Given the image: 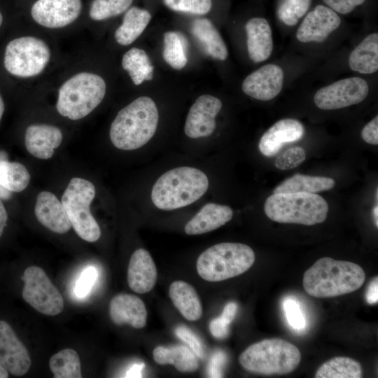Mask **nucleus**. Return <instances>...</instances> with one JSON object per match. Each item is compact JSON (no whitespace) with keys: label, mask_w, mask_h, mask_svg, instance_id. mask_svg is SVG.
I'll list each match as a JSON object with an SVG mask.
<instances>
[{"label":"nucleus","mask_w":378,"mask_h":378,"mask_svg":"<svg viewBox=\"0 0 378 378\" xmlns=\"http://www.w3.org/2000/svg\"><path fill=\"white\" fill-rule=\"evenodd\" d=\"M365 280V271L358 264L323 257L307 270L302 285L308 295L328 298L353 293Z\"/></svg>","instance_id":"1"},{"label":"nucleus","mask_w":378,"mask_h":378,"mask_svg":"<svg viewBox=\"0 0 378 378\" xmlns=\"http://www.w3.org/2000/svg\"><path fill=\"white\" fill-rule=\"evenodd\" d=\"M158 120L155 102L148 97H140L119 111L111 125L110 139L121 150L139 148L155 134Z\"/></svg>","instance_id":"2"},{"label":"nucleus","mask_w":378,"mask_h":378,"mask_svg":"<svg viewBox=\"0 0 378 378\" xmlns=\"http://www.w3.org/2000/svg\"><path fill=\"white\" fill-rule=\"evenodd\" d=\"M208 187V178L201 170L192 167H176L158 178L152 188L151 200L160 209H176L199 200Z\"/></svg>","instance_id":"3"},{"label":"nucleus","mask_w":378,"mask_h":378,"mask_svg":"<svg viewBox=\"0 0 378 378\" xmlns=\"http://www.w3.org/2000/svg\"><path fill=\"white\" fill-rule=\"evenodd\" d=\"M301 360V353L292 343L281 338H270L254 343L239 356L246 370L259 374H286L294 371Z\"/></svg>","instance_id":"4"},{"label":"nucleus","mask_w":378,"mask_h":378,"mask_svg":"<svg viewBox=\"0 0 378 378\" xmlns=\"http://www.w3.org/2000/svg\"><path fill=\"white\" fill-rule=\"evenodd\" d=\"M328 210L324 198L309 192L273 193L264 205L265 213L272 220L304 225L323 223Z\"/></svg>","instance_id":"5"},{"label":"nucleus","mask_w":378,"mask_h":378,"mask_svg":"<svg viewBox=\"0 0 378 378\" xmlns=\"http://www.w3.org/2000/svg\"><path fill=\"white\" fill-rule=\"evenodd\" d=\"M255 253L246 244L223 242L210 246L197 258L198 274L207 281H224L248 270L255 262Z\"/></svg>","instance_id":"6"},{"label":"nucleus","mask_w":378,"mask_h":378,"mask_svg":"<svg viewBox=\"0 0 378 378\" xmlns=\"http://www.w3.org/2000/svg\"><path fill=\"white\" fill-rule=\"evenodd\" d=\"M106 89V83L100 76L88 72L77 74L60 87L57 110L71 120L81 119L102 102Z\"/></svg>","instance_id":"7"},{"label":"nucleus","mask_w":378,"mask_h":378,"mask_svg":"<svg viewBox=\"0 0 378 378\" xmlns=\"http://www.w3.org/2000/svg\"><path fill=\"white\" fill-rule=\"evenodd\" d=\"M95 192L92 183L83 178L74 177L61 200L74 231L88 242H94L101 236L100 227L90 211V204Z\"/></svg>","instance_id":"8"},{"label":"nucleus","mask_w":378,"mask_h":378,"mask_svg":"<svg viewBox=\"0 0 378 378\" xmlns=\"http://www.w3.org/2000/svg\"><path fill=\"white\" fill-rule=\"evenodd\" d=\"M50 57L49 47L43 41L33 36H23L7 44L4 63L10 74L29 78L41 74Z\"/></svg>","instance_id":"9"},{"label":"nucleus","mask_w":378,"mask_h":378,"mask_svg":"<svg viewBox=\"0 0 378 378\" xmlns=\"http://www.w3.org/2000/svg\"><path fill=\"white\" fill-rule=\"evenodd\" d=\"M22 279V298L34 309L48 316H55L62 312L63 297L42 268L27 267Z\"/></svg>","instance_id":"10"},{"label":"nucleus","mask_w":378,"mask_h":378,"mask_svg":"<svg viewBox=\"0 0 378 378\" xmlns=\"http://www.w3.org/2000/svg\"><path fill=\"white\" fill-rule=\"evenodd\" d=\"M369 92L367 82L360 77L344 78L320 88L314 97L322 110H335L363 102Z\"/></svg>","instance_id":"11"},{"label":"nucleus","mask_w":378,"mask_h":378,"mask_svg":"<svg viewBox=\"0 0 378 378\" xmlns=\"http://www.w3.org/2000/svg\"><path fill=\"white\" fill-rule=\"evenodd\" d=\"M81 8V0H38L31 7V15L43 27L61 28L75 21Z\"/></svg>","instance_id":"12"},{"label":"nucleus","mask_w":378,"mask_h":378,"mask_svg":"<svg viewBox=\"0 0 378 378\" xmlns=\"http://www.w3.org/2000/svg\"><path fill=\"white\" fill-rule=\"evenodd\" d=\"M221 108L218 98L209 94L199 97L188 111L184 126L186 134L192 139L210 136L216 128L215 118Z\"/></svg>","instance_id":"13"},{"label":"nucleus","mask_w":378,"mask_h":378,"mask_svg":"<svg viewBox=\"0 0 378 378\" xmlns=\"http://www.w3.org/2000/svg\"><path fill=\"white\" fill-rule=\"evenodd\" d=\"M0 363L15 376H22L31 366L29 354L11 326L0 320Z\"/></svg>","instance_id":"14"},{"label":"nucleus","mask_w":378,"mask_h":378,"mask_svg":"<svg viewBox=\"0 0 378 378\" xmlns=\"http://www.w3.org/2000/svg\"><path fill=\"white\" fill-rule=\"evenodd\" d=\"M284 76V71L279 66L266 64L247 76L241 88L249 97L260 101H269L281 91Z\"/></svg>","instance_id":"15"},{"label":"nucleus","mask_w":378,"mask_h":378,"mask_svg":"<svg viewBox=\"0 0 378 378\" xmlns=\"http://www.w3.org/2000/svg\"><path fill=\"white\" fill-rule=\"evenodd\" d=\"M341 23L340 16L329 7L318 5L308 13L296 32L302 43H321L336 30Z\"/></svg>","instance_id":"16"},{"label":"nucleus","mask_w":378,"mask_h":378,"mask_svg":"<svg viewBox=\"0 0 378 378\" xmlns=\"http://www.w3.org/2000/svg\"><path fill=\"white\" fill-rule=\"evenodd\" d=\"M304 132L302 124L298 120H280L262 136L258 144L259 150L263 155L272 157L277 154L286 144L301 139Z\"/></svg>","instance_id":"17"},{"label":"nucleus","mask_w":378,"mask_h":378,"mask_svg":"<svg viewBox=\"0 0 378 378\" xmlns=\"http://www.w3.org/2000/svg\"><path fill=\"white\" fill-rule=\"evenodd\" d=\"M109 316L118 326L128 324L132 327L143 328L147 321V310L143 300L127 293L114 296L109 304Z\"/></svg>","instance_id":"18"},{"label":"nucleus","mask_w":378,"mask_h":378,"mask_svg":"<svg viewBox=\"0 0 378 378\" xmlns=\"http://www.w3.org/2000/svg\"><path fill=\"white\" fill-rule=\"evenodd\" d=\"M63 139L62 131L46 124L29 125L25 132L24 144L27 151L38 159L50 158Z\"/></svg>","instance_id":"19"},{"label":"nucleus","mask_w":378,"mask_h":378,"mask_svg":"<svg viewBox=\"0 0 378 378\" xmlns=\"http://www.w3.org/2000/svg\"><path fill=\"white\" fill-rule=\"evenodd\" d=\"M34 212L38 222L55 233L64 234L71 227L62 202L50 192L38 194Z\"/></svg>","instance_id":"20"},{"label":"nucleus","mask_w":378,"mask_h":378,"mask_svg":"<svg viewBox=\"0 0 378 378\" xmlns=\"http://www.w3.org/2000/svg\"><path fill=\"white\" fill-rule=\"evenodd\" d=\"M127 277L130 288L135 293H146L153 288L157 280V269L146 250L139 248L132 253Z\"/></svg>","instance_id":"21"},{"label":"nucleus","mask_w":378,"mask_h":378,"mask_svg":"<svg viewBox=\"0 0 378 378\" xmlns=\"http://www.w3.org/2000/svg\"><path fill=\"white\" fill-rule=\"evenodd\" d=\"M249 58L261 62L269 58L273 50L270 26L265 18H253L245 24Z\"/></svg>","instance_id":"22"},{"label":"nucleus","mask_w":378,"mask_h":378,"mask_svg":"<svg viewBox=\"0 0 378 378\" xmlns=\"http://www.w3.org/2000/svg\"><path fill=\"white\" fill-rule=\"evenodd\" d=\"M232 216L233 211L230 206L208 203L186 223L184 231L189 235L206 233L224 225Z\"/></svg>","instance_id":"23"},{"label":"nucleus","mask_w":378,"mask_h":378,"mask_svg":"<svg viewBox=\"0 0 378 378\" xmlns=\"http://www.w3.org/2000/svg\"><path fill=\"white\" fill-rule=\"evenodd\" d=\"M172 303L187 320L195 321L202 315L200 299L192 286L183 281H175L169 286Z\"/></svg>","instance_id":"24"},{"label":"nucleus","mask_w":378,"mask_h":378,"mask_svg":"<svg viewBox=\"0 0 378 378\" xmlns=\"http://www.w3.org/2000/svg\"><path fill=\"white\" fill-rule=\"evenodd\" d=\"M191 32L200 43L206 53L215 59H226L228 51L219 32L208 19L195 20L191 27Z\"/></svg>","instance_id":"25"},{"label":"nucleus","mask_w":378,"mask_h":378,"mask_svg":"<svg viewBox=\"0 0 378 378\" xmlns=\"http://www.w3.org/2000/svg\"><path fill=\"white\" fill-rule=\"evenodd\" d=\"M349 65L351 70L370 74L378 69V34L367 36L351 52Z\"/></svg>","instance_id":"26"},{"label":"nucleus","mask_w":378,"mask_h":378,"mask_svg":"<svg viewBox=\"0 0 378 378\" xmlns=\"http://www.w3.org/2000/svg\"><path fill=\"white\" fill-rule=\"evenodd\" d=\"M153 356L158 364L172 365L182 372H192L199 367L198 360L193 351L181 344L167 347L158 346L153 349Z\"/></svg>","instance_id":"27"},{"label":"nucleus","mask_w":378,"mask_h":378,"mask_svg":"<svg viewBox=\"0 0 378 378\" xmlns=\"http://www.w3.org/2000/svg\"><path fill=\"white\" fill-rule=\"evenodd\" d=\"M151 19L150 13L134 6L125 13L122 23L115 31L116 42L122 46L133 43L144 31Z\"/></svg>","instance_id":"28"},{"label":"nucleus","mask_w":378,"mask_h":378,"mask_svg":"<svg viewBox=\"0 0 378 378\" xmlns=\"http://www.w3.org/2000/svg\"><path fill=\"white\" fill-rule=\"evenodd\" d=\"M335 185L330 177L294 174L278 185L273 193L309 192L316 193L332 189Z\"/></svg>","instance_id":"29"},{"label":"nucleus","mask_w":378,"mask_h":378,"mask_svg":"<svg viewBox=\"0 0 378 378\" xmlns=\"http://www.w3.org/2000/svg\"><path fill=\"white\" fill-rule=\"evenodd\" d=\"M122 66L127 71L136 85L153 77L154 67L147 53L142 49L132 48L126 52L122 59Z\"/></svg>","instance_id":"30"},{"label":"nucleus","mask_w":378,"mask_h":378,"mask_svg":"<svg viewBox=\"0 0 378 378\" xmlns=\"http://www.w3.org/2000/svg\"><path fill=\"white\" fill-rule=\"evenodd\" d=\"M363 368L357 360L344 356L335 357L322 364L315 373L316 378H360Z\"/></svg>","instance_id":"31"},{"label":"nucleus","mask_w":378,"mask_h":378,"mask_svg":"<svg viewBox=\"0 0 378 378\" xmlns=\"http://www.w3.org/2000/svg\"><path fill=\"white\" fill-rule=\"evenodd\" d=\"M187 50L188 41L183 35L178 31L164 33L162 56L173 69L180 70L186 65Z\"/></svg>","instance_id":"32"},{"label":"nucleus","mask_w":378,"mask_h":378,"mask_svg":"<svg viewBox=\"0 0 378 378\" xmlns=\"http://www.w3.org/2000/svg\"><path fill=\"white\" fill-rule=\"evenodd\" d=\"M49 366L55 378L82 377L79 356L72 349H64L54 354Z\"/></svg>","instance_id":"33"},{"label":"nucleus","mask_w":378,"mask_h":378,"mask_svg":"<svg viewBox=\"0 0 378 378\" xmlns=\"http://www.w3.org/2000/svg\"><path fill=\"white\" fill-rule=\"evenodd\" d=\"M27 168L19 162L0 160V184L11 192L24 190L30 181Z\"/></svg>","instance_id":"34"},{"label":"nucleus","mask_w":378,"mask_h":378,"mask_svg":"<svg viewBox=\"0 0 378 378\" xmlns=\"http://www.w3.org/2000/svg\"><path fill=\"white\" fill-rule=\"evenodd\" d=\"M132 1L133 0H93L89 15L94 20H106L124 13Z\"/></svg>","instance_id":"35"},{"label":"nucleus","mask_w":378,"mask_h":378,"mask_svg":"<svg viewBox=\"0 0 378 378\" xmlns=\"http://www.w3.org/2000/svg\"><path fill=\"white\" fill-rule=\"evenodd\" d=\"M312 0H283L278 8V17L288 26H294L307 13Z\"/></svg>","instance_id":"36"},{"label":"nucleus","mask_w":378,"mask_h":378,"mask_svg":"<svg viewBox=\"0 0 378 378\" xmlns=\"http://www.w3.org/2000/svg\"><path fill=\"white\" fill-rule=\"evenodd\" d=\"M171 10L192 15H204L212 6L211 0H164Z\"/></svg>","instance_id":"37"},{"label":"nucleus","mask_w":378,"mask_h":378,"mask_svg":"<svg viewBox=\"0 0 378 378\" xmlns=\"http://www.w3.org/2000/svg\"><path fill=\"white\" fill-rule=\"evenodd\" d=\"M306 159L304 150L300 146L290 148L280 153L275 159V167L281 170L297 167Z\"/></svg>","instance_id":"38"},{"label":"nucleus","mask_w":378,"mask_h":378,"mask_svg":"<svg viewBox=\"0 0 378 378\" xmlns=\"http://www.w3.org/2000/svg\"><path fill=\"white\" fill-rule=\"evenodd\" d=\"M284 309L287 321L293 329L302 330L305 328V316L298 301L287 298L284 301Z\"/></svg>","instance_id":"39"},{"label":"nucleus","mask_w":378,"mask_h":378,"mask_svg":"<svg viewBox=\"0 0 378 378\" xmlns=\"http://www.w3.org/2000/svg\"><path fill=\"white\" fill-rule=\"evenodd\" d=\"M97 278V271L92 267H86L78 278L75 286L74 294L77 298H83L90 292Z\"/></svg>","instance_id":"40"},{"label":"nucleus","mask_w":378,"mask_h":378,"mask_svg":"<svg viewBox=\"0 0 378 378\" xmlns=\"http://www.w3.org/2000/svg\"><path fill=\"white\" fill-rule=\"evenodd\" d=\"M176 335L186 343L198 357H204V349L200 338L186 326H178L175 330Z\"/></svg>","instance_id":"41"},{"label":"nucleus","mask_w":378,"mask_h":378,"mask_svg":"<svg viewBox=\"0 0 378 378\" xmlns=\"http://www.w3.org/2000/svg\"><path fill=\"white\" fill-rule=\"evenodd\" d=\"M365 0H323L330 8L341 14L351 12L356 6L364 3Z\"/></svg>","instance_id":"42"},{"label":"nucleus","mask_w":378,"mask_h":378,"mask_svg":"<svg viewBox=\"0 0 378 378\" xmlns=\"http://www.w3.org/2000/svg\"><path fill=\"white\" fill-rule=\"evenodd\" d=\"M362 139L368 144H378V116L365 125L361 131Z\"/></svg>","instance_id":"43"},{"label":"nucleus","mask_w":378,"mask_h":378,"mask_svg":"<svg viewBox=\"0 0 378 378\" xmlns=\"http://www.w3.org/2000/svg\"><path fill=\"white\" fill-rule=\"evenodd\" d=\"M226 357L223 352H216L211 358L209 372L211 377H221L222 369L225 363Z\"/></svg>","instance_id":"44"},{"label":"nucleus","mask_w":378,"mask_h":378,"mask_svg":"<svg viewBox=\"0 0 378 378\" xmlns=\"http://www.w3.org/2000/svg\"><path fill=\"white\" fill-rule=\"evenodd\" d=\"M209 330L214 337L220 340L224 339L229 334V324L219 316L210 322Z\"/></svg>","instance_id":"45"},{"label":"nucleus","mask_w":378,"mask_h":378,"mask_svg":"<svg viewBox=\"0 0 378 378\" xmlns=\"http://www.w3.org/2000/svg\"><path fill=\"white\" fill-rule=\"evenodd\" d=\"M365 298L368 303L375 304L378 302V278L376 276L368 286Z\"/></svg>","instance_id":"46"},{"label":"nucleus","mask_w":378,"mask_h":378,"mask_svg":"<svg viewBox=\"0 0 378 378\" xmlns=\"http://www.w3.org/2000/svg\"><path fill=\"white\" fill-rule=\"evenodd\" d=\"M237 311V304L234 302L227 303L222 312L220 317L229 325L234 320Z\"/></svg>","instance_id":"47"},{"label":"nucleus","mask_w":378,"mask_h":378,"mask_svg":"<svg viewBox=\"0 0 378 378\" xmlns=\"http://www.w3.org/2000/svg\"><path fill=\"white\" fill-rule=\"evenodd\" d=\"M145 367L144 363L133 365L126 373V377H141V371Z\"/></svg>","instance_id":"48"},{"label":"nucleus","mask_w":378,"mask_h":378,"mask_svg":"<svg viewBox=\"0 0 378 378\" xmlns=\"http://www.w3.org/2000/svg\"><path fill=\"white\" fill-rule=\"evenodd\" d=\"M8 219L7 211L0 199V237H1Z\"/></svg>","instance_id":"49"},{"label":"nucleus","mask_w":378,"mask_h":378,"mask_svg":"<svg viewBox=\"0 0 378 378\" xmlns=\"http://www.w3.org/2000/svg\"><path fill=\"white\" fill-rule=\"evenodd\" d=\"M12 192L0 184V199L8 200L12 197Z\"/></svg>","instance_id":"50"},{"label":"nucleus","mask_w":378,"mask_h":378,"mask_svg":"<svg viewBox=\"0 0 378 378\" xmlns=\"http://www.w3.org/2000/svg\"><path fill=\"white\" fill-rule=\"evenodd\" d=\"M8 370L0 363V378L8 377Z\"/></svg>","instance_id":"51"},{"label":"nucleus","mask_w":378,"mask_h":378,"mask_svg":"<svg viewBox=\"0 0 378 378\" xmlns=\"http://www.w3.org/2000/svg\"><path fill=\"white\" fill-rule=\"evenodd\" d=\"M373 218L374 221V225L376 227H378V206L376 205V206L373 209Z\"/></svg>","instance_id":"52"},{"label":"nucleus","mask_w":378,"mask_h":378,"mask_svg":"<svg viewBox=\"0 0 378 378\" xmlns=\"http://www.w3.org/2000/svg\"><path fill=\"white\" fill-rule=\"evenodd\" d=\"M4 111V103L2 97L0 95V121L2 118Z\"/></svg>","instance_id":"53"},{"label":"nucleus","mask_w":378,"mask_h":378,"mask_svg":"<svg viewBox=\"0 0 378 378\" xmlns=\"http://www.w3.org/2000/svg\"><path fill=\"white\" fill-rule=\"evenodd\" d=\"M2 22H3V16H2L1 13L0 12V27L2 24Z\"/></svg>","instance_id":"54"}]
</instances>
